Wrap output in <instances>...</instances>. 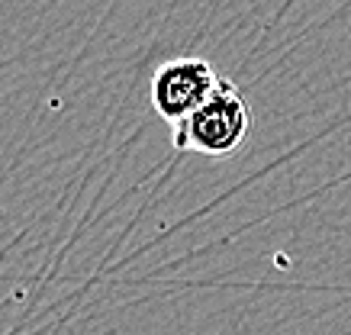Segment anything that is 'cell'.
I'll return each mask as SVG.
<instances>
[{"mask_svg":"<svg viewBox=\"0 0 351 335\" xmlns=\"http://www.w3.org/2000/svg\"><path fill=\"white\" fill-rule=\"evenodd\" d=\"M216 84H219V75L206 58H197V55L171 58L152 77V107L165 123L174 126L191 116L213 94Z\"/></svg>","mask_w":351,"mask_h":335,"instance_id":"2","label":"cell"},{"mask_svg":"<svg viewBox=\"0 0 351 335\" xmlns=\"http://www.w3.org/2000/svg\"><path fill=\"white\" fill-rule=\"evenodd\" d=\"M252 132V107L232 81L219 77L213 94L187 119L171 126V142L178 151L229 158Z\"/></svg>","mask_w":351,"mask_h":335,"instance_id":"1","label":"cell"}]
</instances>
